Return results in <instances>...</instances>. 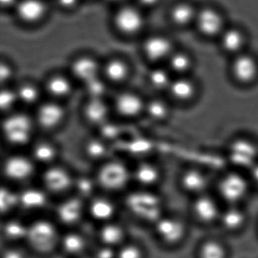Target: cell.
Wrapping results in <instances>:
<instances>
[{
	"label": "cell",
	"instance_id": "cell-42",
	"mask_svg": "<svg viewBox=\"0 0 258 258\" xmlns=\"http://www.w3.org/2000/svg\"><path fill=\"white\" fill-rule=\"evenodd\" d=\"M1 211L7 214L19 205V192H16L13 188L2 187L1 189Z\"/></svg>",
	"mask_w": 258,
	"mask_h": 258
},
{
	"label": "cell",
	"instance_id": "cell-25",
	"mask_svg": "<svg viewBox=\"0 0 258 258\" xmlns=\"http://www.w3.org/2000/svg\"><path fill=\"white\" fill-rule=\"evenodd\" d=\"M19 104L34 108L43 100L45 93L42 84L32 80H25L15 85Z\"/></svg>",
	"mask_w": 258,
	"mask_h": 258
},
{
	"label": "cell",
	"instance_id": "cell-7",
	"mask_svg": "<svg viewBox=\"0 0 258 258\" xmlns=\"http://www.w3.org/2000/svg\"><path fill=\"white\" fill-rule=\"evenodd\" d=\"M61 234L55 222L48 218H38L28 223L26 239L32 248L47 253L59 245Z\"/></svg>",
	"mask_w": 258,
	"mask_h": 258
},
{
	"label": "cell",
	"instance_id": "cell-53",
	"mask_svg": "<svg viewBox=\"0 0 258 258\" xmlns=\"http://www.w3.org/2000/svg\"><path fill=\"white\" fill-rule=\"evenodd\" d=\"M4 258H23V254L16 248H10L4 253Z\"/></svg>",
	"mask_w": 258,
	"mask_h": 258
},
{
	"label": "cell",
	"instance_id": "cell-57",
	"mask_svg": "<svg viewBox=\"0 0 258 258\" xmlns=\"http://www.w3.org/2000/svg\"><path fill=\"white\" fill-rule=\"evenodd\" d=\"M84 1H87V0H84Z\"/></svg>",
	"mask_w": 258,
	"mask_h": 258
},
{
	"label": "cell",
	"instance_id": "cell-17",
	"mask_svg": "<svg viewBox=\"0 0 258 258\" xmlns=\"http://www.w3.org/2000/svg\"><path fill=\"white\" fill-rule=\"evenodd\" d=\"M41 84L45 96L49 99L63 102L73 95L77 85V83L67 71L52 72Z\"/></svg>",
	"mask_w": 258,
	"mask_h": 258
},
{
	"label": "cell",
	"instance_id": "cell-30",
	"mask_svg": "<svg viewBox=\"0 0 258 258\" xmlns=\"http://www.w3.org/2000/svg\"><path fill=\"white\" fill-rule=\"evenodd\" d=\"M198 250L199 258H227L226 244L218 237L214 235L202 240Z\"/></svg>",
	"mask_w": 258,
	"mask_h": 258
},
{
	"label": "cell",
	"instance_id": "cell-35",
	"mask_svg": "<svg viewBox=\"0 0 258 258\" xmlns=\"http://www.w3.org/2000/svg\"><path fill=\"white\" fill-rule=\"evenodd\" d=\"M28 223L17 218H10L3 225L2 233L8 241H17L26 239Z\"/></svg>",
	"mask_w": 258,
	"mask_h": 258
},
{
	"label": "cell",
	"instance_id": "cell-32",
	"mask_svg": "<svg viewBox=\"0 0 258 258\" xmlns=\"http://www.w3.org/2000/svg\"><path fill=\"white\" fill-rule=\"evenodd\" d=\"M232 71L234 76L238 81L247 83L256 76L257 66L253 58L247 55H241L234 61Z\"/></svg>",
	"mask_w": 258,
	"mask_h": 258
},
{
	"label": "cell",
	"instance_id": "cell-16",
	"mask_svg": "<svg viewBox=\"0 0 258 258\" xmlns=\"http://www.w3.org/2000/svg\"><path fill=\"white\" fill-rule=\"evenodd\" d=\"M49 9L48 0H19L13 13L22 25L37 26L46 20Z\"/></svg>",
	"mask_w": 258,
	"mask_h": 258
},
{
	"label": "cell",
	"instance_id": "cell-31",
	"mask_svg": "<svg viewBox=\"0 0 258 258\" xmlns=\"http://www.w3.org/2000/svg\"><path fill=\"white\" fill-rule=\"evenodd\" d=\"M58 154L56 146L49 140H40L33 146L31 158L35 163L47 166L53 164Z\"/></svg>",
	"mask_w": 258,
	"mask_h": 258
},
{
	"label": "cell",
	"instance_id": "cell-24",
	"mask_svg": "<svg viewBox=\"0 0 258 258\" xmlns=\"http://www.w3.org/2000/svg\"><path fill=\"white\" fill-rule=\"evenodd\" d=\"M162 178L161 167L151 161H140L132 170V179L142 188H154L160 183Z\"/></svg>",
	"mask_w": 258,
	"mask_h": 258
},
{
	"label": "cell",
	"instance_id": "cell-3",
	"mask_svg": "<svg viewBox=\"0 0 258 258\" xmlns=\"http://www.w3.org/2000/svg\"><path fill=\"white\" fill-rule=\"evenodd\" d=\"M111 25L120 37L130 39L140 37L147 25L146 11L131 0L114 7Z\"/></svg>",
	"mask_w": 258,
	"mask_h": 258
},
{
	"label": "cell",
	"instance_id": "cell-45",
	"mask_svg": "<svg viewBox=\"0 0 258 258\" xmlns=\"http://www.w3.org/2000/svg\"><path fill=\"white\" fill-rule=\"evenodd\" d=\"M143 248L137 243L124 242L117 248L116 258H143Z\"/></svg>",
	"mask_w": 258,
	"mask_h": 258
},
{
	"label": "cell",
	"instance_id": "cell-48",
	"mask_svg": "<svg viewBox=\"0 0 258 258\" xmlns=\"http://www.w3.org/2000/svg\"><path fill=\"white\" fill-rule=\"evenodd\" d=\"M152 142L146 139L134 140L128 145L130 152L137 155L147 153L152 149Z\"/></svg>",
	"mask_w": 258,
	"mask_h": 258
},
{
	"label": "cell",
	"instance_id": "cell-14",
	"mask_svg": "<svg viewBox=\"0 0 258 258\" xmlns=\"http://www.w3.org/2000/svg\"><path fill=\"white\" fill-rule=\"evenodd\" d=\"M75 176L64 166L51 164L41 175L42 187L48 194L63 195L74 187Z\"/></svg>",
	"mask_w": 258,
	"mask_h": 258
},
{
	"label": "cell",
	"instance_id": "cell-5",
	"mask_svg": "<svg viewBox=\"0 0 258 258\" xmlns=\"http://www.w3.org/2000/svg\"><path fill=\"white\" fill-rule=\"evenodd\" d=\"M98 188L107 192H118L126 188L132 179V170L117 159L104 160L94 176Z\"/></svg>",
	"mask_w": 258,
	"mask_h": 258
},
{
	"label": "cell",
	"instance_id": "cell-33",
	"mask_svg": "<svg viewBox=\"0 0 258 258\" xmlns=\"http://www.w3.org/2000/svg\"><path fill=\"white\" fill-rule=\"evenodd\" d=\"M145 114L154 121H165L170 117V105L161 98L153 97L146 99Z\"/></svg>",
	"mask_w": 258,
	"mask_h": 258
},
{
	"label": "cell",
	"instance_id": "cell-29",
	"mask_svg": "<svg viewBox=\"0 0 258 258\" xmlns=\"http://www.w3.org/2000/svg\"><path fill=\"white\" fill-rule=\"evenodd\" d=\"M59 246L64 253L70 256H81L87 248L85 235L78 231H69L61 235Z\"/></svg>",
	"mask_w": 258,
	"mask_h": 258
},
{
	"label": "cell",
	"instance_id": "cell-1",
	"mask_svg": "<svg viewBox=\"0 0 258 258\" xmlns=\"http://www.w3.org/2000/svg\"><path fill=\"white\" fill-rule=\"evenodd\" d=\"M213 191L223 205H246L253 182L242 170L231 168L215 178Z\"/></svg>",
	"mask_w": 258,
	"mask_h": 258
},
{
	"label": "cell",
	"instance_id": "cell-44",
	"mask_svg": "<svg viewBox=\"0 0 258 258\" xmlns=\"http://www.w3.org/2000/svg\"><path fill=\"white\" fill-rule=\"evenodd\" d=\"M169 69L176 73H183L190 66V60L185 54L173 52L167 60Z\"/></svg>",
	"mask_w": 258,
	"mask_h": 258
},
{
	"label": "cell",
	"instance_id": "cell-11",
	"mask_svg": "<svg viewBox=\"0 0 258 258\" xmlns=\"http://www.w3.org/2000/svg\"><path fill=\"white\" fill-rule=\"evenodd\" d=\"M113 111L122 118L134 119L145 114L146 99L134 89L120 88L111 102Z\"/></svg>",
	"mask_w": 258,
	"mask_h": 258
},
{
	"label": "cell",
	"instance_id": "cell-21",
	"mask_svg": "<svg viewBox=\"0 0 258 258\" xmlns=\"http://www.w3.org/2000/svg\"><path fill=\"white\" fill-rule=\"evenodd\" d=\"M248 220L246 205H224L217 227L226 235H239L247 227Z\"/></svg>",
	"mask_w": 258,
	"mask_h": 258
},
{
	"label": "cell",
	"instance_id": "cell-55",
	"mask_svg": "<svg viewBox=\"0 0 258 258\" xmlns=\"http://www.w3.org/2000/svg\"><path fill=\"white\" fill-rule=\"evenodd\" d=\"M256 232H257V234H258V222H257V225H256Z\"/></svg>",
	"mask_w": 258,
	"mask_h": 258
},
{
	"label": "cell",
	"instance_id": "cell-46",
	"mask_svg": "<svg viewBox=\"0 0 258 258\" xmlns=\"http://www.w3.org/2000/svg\"><path fill=\"white\" fill-rule=\"evenodd\" d=\"M16 70L15 66L9 60L2 58L0 62V83L1 87L13 85L16 78Z\"/></svg>",
	"mask_w": 258,
	"mask_h": 258
},
{
	"label": "cell",
	"instance_id": "cell-15",
	"mask_svg": "<svg viewBox=\"0 0 258 258\" xmlns=\"http://www.w3.org/2000/svg\"><path fill=\"white\" fill-rule=\"evenodd\" d=\"M132 73L131 63L121 55H110L102 59L101 75L111 87H125V84L131 80Z\"/></svg>",
	"mask_w": 258,
	"mask_h": 258
},
{
	"label": "cell",
	"instance_id": "cell-41",
	"mask_svg": "<svg viewBox=\"0 0 258 258\" xmlns=\"http://www.w3.org/2000/svg\"><path fill=\"white\" fill-rule=\"evenodd\" d=\"M19 98L15 85L1 87L0 91V108L4 114H8L14 111L19 105Z\"/></svg>",
	"mask_w": 258,
	"mask_h": 258
},
{
	"label": "cell",
	"instance_id": "cell-9",
	"mask_svg": "<svg viewBox=\"0 0 258 258\" xmlns=\"http://www.w3.org/2000/svg\"><path fill=\"white\" fill-rule=\"evenodd\" d=\"M215 179L205 169L199 166L184 167L177 178L179 189L189 199L214 190Z\"/></svg>",
	"mask_w": 258,
	"mask_h": 258
},
{
	"label": "cell",
	"instance_id": "cell-50",
	"mask_svg": "<svg viewBox=\"0 0 258 258\" xmlns=\"http://www.w3.org/2000/svg\"><path fill=\"white\" fill-rule=\"evenodd\" d=\"M117 248L101 244L95 251L93 258H116Z\"/></svg>",
	"mask_w": 258,
	"mask_h": 258
},
{
	"label": "cell",
	"instance_id": "cell-36",
	"mask_svg": "<svg viewBox=\"0 0 258 258\" xmlns=\"http://www.w3.org/2000/svg\"><path fill=\"white\" fill-rule=\"evenodd\" d=\"M167 90L170 96L179 102H187L194 97V86L189 81L184 78L173 80Z\"/></svg>",
	"mask_w": 258,
	"mask_h": 258
},
{
	"label": "cell",
	"instance_id": "cell-18",
	"mask_svg": "<svg viewBox=\"0 0 258 258\" xmlns=\"http://www.w3.org/2000/svg\"><path fill=\"white\" fill-rule=\"evenodd\" d=\"M142 55L152 66L167 61L173 53L171 42L165 36L152 34L145 36L140 46Z\"/></svg>",
	"mask_w": 258,
	"mask_h": 258
},
{
	"label": "cell",
	"instance_id": "cell-23",
	"mask_svg": "<svg viewBox=\"0 0 258 258\" xmlns=\"http://www.w3.org/2000/svg\"><path fill=\"white\" fill-rule=\"evenodd\" d=\"M87 213L93 220L102 224L114 220L117 214V206L108 196L99 195L87 201Z\"/></svg>",
	"mask_w": 258,
	"mask_h": 258
},
{
	"label": "cell",
	"instance_id": "cell-37",
	"mask_svg": "<svg viewBox=\"0 0 258 258\" xmlns=\"http://www.w3.org/2000/svg\"><path fill=\"white\" fill-rule=\"evenodd\" d=\"M86 99H107L111 86L102 76L81 86Z\"/></svg>",
	"mask_w": 258,
	"mask_h": 258
},
{
	"label": "cell",
	"instance_id": "cell-56",
	"mask_svg": "<svg viewBox=\"0 0 258 258\" xmlns=\"http://www.w3.org/2000/svg\"><path fill=\"white\" fill-rule=\"evenodd\" d=\"M80 258H90V257H80ZM90 258H91V257H90ZM92 258H93V257H92Z\"/></svg>",
	"mask_w": 258,
	"mask_h": 258
},
{
	"label": "cell",
	"instance_id": "cell-43",
	"mask_svg": "<svg viewBox=\"0 0 258 258\" xmlns=\"http://www.w3.org/2000/svg\"><path fill=\"white\" fill-rule=\"evenodd\" d=\"M223 48L229 52H236L243 44V37L239 31L235 29L226 31L222 37Z\"/></svg>",
	"mask_w": 258,
	"mask_h": 258
},
{
	"label": "cell",
	"instance_id": "cell-26",
	"mask_svg": "<svg viewBox=\"0 0 258 258\" xmlns=\"http://www.w3.org/2000/svg\"><path fill=\"white\" fill-rule=\"evenodd\" d=\"M126 230L120 223L111 220L102 223L98 230V238L101 244L117 248L125 242Z\"/></svg>",
	"mask_w": 258,
	"mask_h": 258
},
{
	"label": "cell",
	"instance_id": "cell-34",
	"mask_svg": "<svg viewBox=\"0 0 258 258\" xmlns=\"http://www.w3.org/2000/svg\"><path fill=\"white\" fill-rule=\"evenodd\" d=\"M173 80L170 78V72L158 64L152 66L147 72L149 85L156 91L167 90Z\"/></svg>",
	"mask_w": 258,
	"mask_h": 258
},
{
	"label": "cell",
	"instance_id": "cell-19",
	"mask_svg": "<svg viewBox=\"0 0 258 258\" xmlns=\"http://www.w3.org/2000/svg\"><path fill=\"white\" fill-rule=\"evenodd\" d=\"M36 163L31 156L22 154L9 155L3 164V173L8 180L13 182H24L34 176Z\"/></svg>",
	"mask_w": 258,
	"mask_h": 258
},
{
	"label": "cell",
	"instance_id": "cell-13",
	"mask_svg": "<svg viewBox=\"0 0 258 258\" xmlns=\"http://www.w3.org/2000/svg\"><path fill=\"white\" fill-rule=\"evenodd\" d=\"M33 116L36 126L44 131H52L61 126L67 116V110L63 102L46 98L36 107Z\"/></svg>",
	"mask_w": 258,
	"mask_h": 258
},
{
	"label": "cell",
	"instance_id": "cell-12",
	"mask_svg": "<svg viewBox=\"0 0 258 258\" xmlns=\"http://www.w3.org/2000/svg\"><path fill=\"white\" fill-rule=\"evenodd\" d=\"M102 60L93 54L84 52L75 55L69 62L67 72L80 85L102 76Z\"/></svg>",
	"mask_w": 258,
	"mask_h": 258
},
{
	"label": "cell",
	"instance_id": "cell-28",
	"mask_svg": "<svg viewBox=\"0 0 258 258\" xmlns=\"http://www.w3.org/2000/svg\"><path fill=\"white\" fill-rule=\"evenodd\" d=\"M199 31L207 36H214L222 29L221 16L211 9H205L196 16Z\"/></svg>",
	"mask_w": 258,
	"mask_h": 258
},
{
	"label": "cell",
	"instance_id": "cell-49",
	"mask_svg": "<svg viewBox=\"0 0 258 258\" xmlns=\"http://www.w3.org/2000/svg\"><path fill=\"white\" fill-rule=\"evenodd\" d=\"M84 2V0H54L56 7L66 13L76 11Z\"/></svg>",
	"mask_w": 258,
	"mask_h": 258
},
{
	"label": "cell",
	"instance_id": "cell-6",
	"mask_svg": "<svg viewBox=\"0 0 258 258\" xmlns=\"http://www.w3.org/2000/svg\"><path fill=\"white\" fill-rule=\"evenodd\" d=\"M152 226L158 241L168 247L180 245L189 235L188 220L177 214L166 213Z\"/></svg>",
	"mask_w": 258,
	"mask_h": 258
},
{
	"label": "cell",
	"instance_id": "cell-22",
	"mask_svg": "<svg viewBox=\"0 0 258 258\" xmlns=\"http://www.w3.org/2000/svg\"><path fill=\"white\" fill-rule=\"evenodd\" d=\"M111 111V102L107 99H86L81 109L84 120L98 127L109 120Z\"/></svg>",
	"mask_w": 258,
	"mask_h": 258
},
{
	"label": "cell",
	"instance_id": "cell-40",
	"mask_svg": "<svg viewBox=\"0 0 258 258\" xmlns=\"http://www.w3.org/2000/svg\"><path fill=\"white\" fill-rule=\"evenodd\" d=\"M170 18L172 22L178 26H185L191 22L195 16L194 10L186 4L175 5L170 12Z\"/></svg>",
	"mask_w": 258,
	"mask_h": 258
},
{
	"label": "cell",
	"instance_id": "cell-52",
	"mask_svg": "<svg viewBox=\"0 0 258 258\" xmlns=\"http://www.w3.org/2000/svg\"><path fill=\"white\" fill-rule=\"evenodd\" d=\"M19 0H0V6L3 11H12L16 8Z\"/></svg>",
	"mask_w": 258,
	"mask_h": 258
},
{
	"label": "cell",
	"instance_id": "cell-20",
	"mask_svg": "<svg viewBox=\"0 0 258 258\" xmlns=\"http://www.w3.org/2000/svg\"><path fill=\"white\" fill-rule=\"evenodd\" d=\"M87 213V202L76 195L61 199L55 208L57 222L63 226H72L78 224Z\"/></svg>",
	"mask_w": 258,
	"mask_h": 258
},
{
	"label": "cell",
	"instance_id": "cell-47",
	"mask_svg": "<svg viewBox=\"0 0 258 258\" xmlns=\"http://www.w3.org/2000/svg\"><path fill=\"white\" fill-rule=\"evenodd\" d=\"M98 128L100 131V138L105 141L115 140L120 134V128L118 123L111 121L110 119Z\"/></svg>",
	"mask_w": 258,
	"mask_h": 258
},
{
	"label": "cell",
	"instance_id": "cell-38",
	"mask_svg": "<svg viewBox=\"0 0 258 258\" xmlns=\"http://www.w3.org/2000/svg\"><path fill=\"white\" fill-rule=\"evenodd\" d=\"M98 188L94 176H79L75 177L73 189L75 195L87 202L96 196L95 191Z\"/></svg>",
	"mask_w": 258,
	"mask_h": 258
},
{
	"label": "cell",
	"instance_id": "cell-54",
	"mask_svg": "<svg viewBox=\"0 0 258 258\" xmlns=\"http://www.w3.org/2000/svg\"><path fill=\"white\" fill-rule=\"evenodd\" d=\"M105 2L111 5L114 6V7H117V6L121 5V4H125V3L129 2L131 0H105Z\"/></svg>",
	"mask_w": 258,
	"mask_h": 258
},
{
	"label": "cell",
	"instance_id": "cell-39",
	"mask_svg": "<svg viewBox=\"0 0 258 258\" xmlns=\"http://www.w3.org/2000/svg\"><path fill=\"white\" fill-rule=\"evenodd\" d=\"M86 157L102 162L108 153V146L102 138H92L87 140L84 145Z\"/></svg>",
	"mask_w": 258,
	"mask_h": 258
},
{
	"label": "cell",
	"instance_id": "cell-10",
	"mask_svg": "<svg viewBox=\"0 0 258 258\" xmlns=\"http://www.w3.org/2000/svg\"><path fill=\"white\" fill-rule=\"evenodd\" d=\"M232 168L251 170L258 164V143L244 136H238L229 141L226 149Z\"/></svg>",
	"mask_w": 258,
	"mask_h": 258
},
{
	"label": "cell",
	"instance_id": "cell-8",
	"mask_svg": "<svg viewBox=\"0 0 258 258\" xmlns=\"http://www.w3.org/2000/svg\"><path fill=\"white\" fill-rule=\"evenodd\" d=\"M223 206L214 191L189 200V216L195 223L202 227L217 226Z\"/></svg>",
	"mask_w": 258,
	"mask_h": 258
},
{
	"label": "cell",
	"instance_id": "cell-4",
	"mask_svg": "<svg viewBox=\"0 0 258 258\" xmlns=\"http://www.w3.org/2000/svg\"><path fill=\"white\" fill-rule=\"evenodd\" d=\"M35 126L34 116L25 111L14 110L4 115L3 133L7 143L19 147L31 143Z\"/></svg>",
	"mask_w": 258,
	"mask_h": 258
},
{
	"label": "cell",
	"instance_id": "cell-2",
	"mask_svg": "<svg viewBox=\"0 0 258 258\" xmlns=\"http://www.w3.org/2000/svg\"><path fill=\"white\" fill-rule=\"evenodd\" d=\"M124 203L134 218L152 226L166 214L164 198L152 188L140 187L127 193Z\"/></svg>",
	"mask_w": 258,
	"mask_h": 258
},
{
	"label": "cell",
	"instance_id": "cell-51",
	"mask_svg": "<svg viewBox=\"0 0 258 258\" xmlns=\"http://www.w3.org/2000/svg\"><path fill=\"white\" fill-rule=\"evenodd\" d=\"M132 1L146 12L151 9L155 8L161 2V0H132Z\"/></svg>",
	"mask_w": 258,
	"mask_h": 258
},
{
	"label": "cell",
	"instance_id": "cell-27",
	"mask_svg": "<svg viewBox=\"0 0 258 258\" xmlns=\"http://www.w3.org/2000/svg\"><path fill=\"white\" fill-rule=\"evenodd\" d=\"M48 196L43 187H28L19 192V205L28 211H37L46 206Z\"/></svg>",
	"mask_w": 258,
	"mask_h": 258
}]
</instances>
